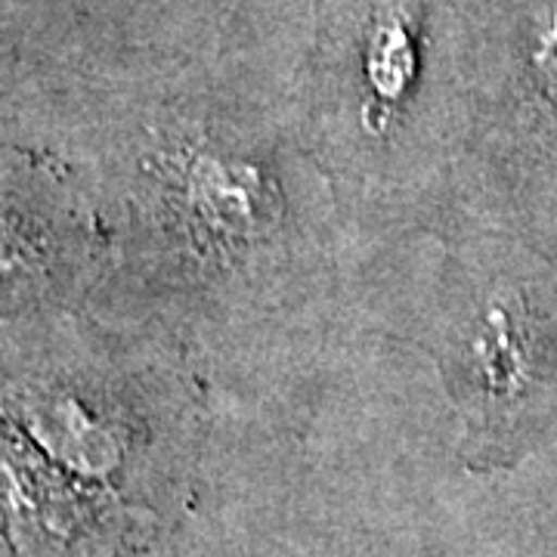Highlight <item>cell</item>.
Listing matches in <instances>:
<instances>
[{"instance_id": "obj_1", "label": "cell", "mask_w": 557, "mask_h": 557, "mask_svg": "<svg viewBox=\"0 0 557 557\" xmlns=\"http://www.w3.org/2000/svg\"><path fill=\"white\" fill-rule=\"evenodd\" d=\"M548 341L515 292H496L465 322L453 354V397L468 418L471 456L498 458L518 443L545 387Z\"/></svg>"}, {"instance_id": "obj_2", "label": "cell", "mask_w": 557, "mask_h": 557, "mask_svg": "<svg viewBox=\"0 0 557 557\" xmlns=\"http://www.w3.org/2000/svg\"><path fill=\"white\" fill-rule=\"evenodd\" d=\"M180 208L196 242L223 251L255 242L273 220L270 193L258 171L208 146L183 156Z\"/></svg>"}, {"instance_id": "obj_3", "label": "cell", "mask_w": 557, "mask_h": 557, "mask_svg": "<svg viewBox=\"0 0 557 557\" xmlns=\"http://www.w3.org/2000/svg\"><path fill=\"white\" fill-rule=\"evenodd\" d=\"M533 72H536L542 97L557 106V13L545 16L539 25L533 47Z\"/></svg>"}]
</instances>
